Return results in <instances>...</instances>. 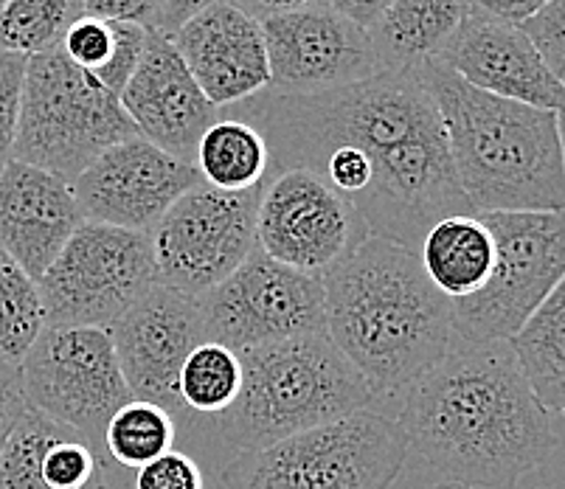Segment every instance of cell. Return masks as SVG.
Instances as JSON below:
<instances>
[{"instance_id": "cell-28", "label": "cell", "mask_w": 565, "mask_h": 489, "mask_svg": "<svg viewBox=\"0 0 565 489\" xmlns=\"http://www.w3.org/2000/svg\"><path fill=\"white\" fill-rule=\"evenodd\" d=\"M45 329L38 281L0 248V360L20 365Z\"/></svg>"}, {"instance_id": "cell-21", "label": "cell", "mask_w": 565, "mask_h": 489, "mask_svg": "<svg viewBox=\"0 0 565 489\" xmlns=\"http://www.w3.org/2000/svg\"><path fill=\"white\" fill-rule=\"evenodd\" d=\"M85 223L71 183L23 161L0 169V248L34 281Z\"/></svg>"}, {"instance_id": "cell-15", "label": "cell", "mask_w": 565, "mask_h": 489, "mask_svg": "<svg viewBox=\"0 0 565 489\" xmlns=\"http://www.w3.org/2000/svg\"><path fill=\"white\" fill-rule=\"evenodd\" d=\"M198 183L203 180L192 163L138 136L107 147L71 189L87 223L150 234L169 205Z\"/></svg>"}, {"instance_id": "cell-37", "label": "cell", "mask_w": 565, "mask_h": 489, "mask_svg": "<svg viewBox=\"0 0 565 489\" xmlns=\"http://www.w3.org/2000/svg\"><path fill=\"white\" fill-rule=\"evenodd\" d=\"M546 3L548 0H470L472 9L515 25H523L529 18H534Z\"/></svg>"}, {"instance_id": "cell-3", "label": "cell", "mask_w": 565, "mask_h": 489, "mask_svg": "<svg viewBox=\"0 0 565 489\" xmlns=\"http://www.w3.org/2000/svg\"><path fill=\"white\" fill-rule=\"evenodd\" d=\"M321 279L323 332L374 396L414 385L459 341L450 301L399 242L366 236Z\"/></svg>"}, {"instance_id": "cell-43", "label": "cell", "mask_w": 565, "mask_h": 489, "mask_svg": "<svg viewBox=\"0 0 565 489\" xmlns=\"http://www.w3.org/2000/svg\"><path fill=\"white\" fill-rule=\"evenodd\" d=\"M7 3H9V0H0V9H3V7H7Z\"/></svg>"}, {"instance_id": "cell-17", "label": "cell", "mask_w": 565, "mask_h": 489, "mask_svg": "<svg viewBox=\"0 0 565 489\" xmlns=\"http://www.w3.org/2000/svg\"><path fill=\"white\" fill-rule=\"evenodd\" d=\"M118 102L143 141L192 167L200 138L220 118V107L205 99L172 40L156 29Z\"/></svg>"}, {"instance_id": "cell-39", "label": "cell", "mask_w": 565, "mask_h": 489, "mask_svg": "<svg viewBox=\"0 0 565 489\" xmlns=\"http://www.w3.org/2000/svg\"><path fill=\"white\" fill-rule=\"evenodd\" d=\"M330 7L349 23L361 25L363 32H369L383 18L385 9L392 7V0H330Z\"/></svg>"}, {"instance_id": "cell-41", "label": "cell", "mask_w": 565, "mask_h": 489, "mask_svg": "<svg viewBox=\"0 0 565 489\" xmlns=\"http://www.w3.org/2000/svg\"><path fill=\"white\" fill-rule=\"evenodd\" d=\"M557 130H559V147H563V163H565V91H563V102H559L557 110Z\"/></svg>"}, {"instance_id": "cell-8", "label": "cell", "mask_w": 565, "mask_h": 489, "mask_svg": "<svg viewBox=\"0 0 565 489\" xmlns=\"http://www.w3.org/2000/svg\"><path fill=\"white\" fill-rule=\"evenodd\" d=\"M479 217L495 242V262L476 296L450 301V316L461 343H510L565 279V209L487 211Z\"/></svg>"}, {"instance_id": "cell-7", "label": "cell", "mask_w": 565, "mask_h": 489, "mask_svg": "<svg viewBox=\"0 0 565 489\" xmlns=\"http://www.w3.org/2000/svg\"><path fill=\"white\" fill-rule=\"evenodd\" d=\"M408 442L397 419L358 411L225 465L223 489H388L403 472Z\"/></svg>"}, {"instance_id": "cell-23", "label": "cell", "mask_w": 565, "mask_h": 489, "mask_svg": "<svg viewBox=\"0 0 565 489\" xmlns=\"http://www.w3.org/2000/svg\"><path fill=\"white\" fill-rule=\"evenodd\" d=\"M416 254L430 285L448 301H461L490 279L495 242L479 214H454L430 225Z\"/></svg>"}, {"instance_id": "cell-30", "label": "cell", "mask_w": 565, "mask_h": 489, "mask_svg": "<svg viewBox=\"0 0 565 489\" xmlns=\"http://www.w3.org/2000/svg\"><path fill=\"white\" fill-rule=\"evenodd\" d=\"M60 49H63V54L68 56L76 68L96 76L110 63L113 49H116V29H113L110 20L82 14L68 32H65Z\"/></svg>"}, {"instance_id": "cell-16", "label": "cell", "mask_w": 565, "mask_h": 489, "mask_svg": "<svg viewBox=\"0 0 565 489\" xmlns=\"http://www.w3.org/2000/svg\"><path fill=\"white\" fill-rule=\"evenodd\" d=\"M110 338L130 394L172 416L183 414L178 374L189 352L205 341L198 298L167 285L150 287L113 323Z\"/></svg>"}, {"instance_id": "cell-9", "label": "cell", "mask_w": 565, "mask_h": 489, "mask_svg": "<svg viewBox=\"0 0 565 489\" xmlns=\"http://www.w3.org/2000/svg\"><path fill=\"white\" fill-rule=\"evenodd\" d=\"M156 285L150 234L87 220L38 281L45 327L94 329H110Z\"/></svg>"}, {"instance_id": "cell-1", "label": "cell", "mask_w": 565, "mask_h": 489, "mask_svg": "<svg viewBox=\"0 0 565 489\" xmlns=\"http://www.w3.org/2000/svg\"><path fill=\"white\" fill-rule=\"evenodd\" d=\"M262 132L270 169H310L354 205L369 234L416 251L434 223L476 214L436 102L416 71H380L318 94H262L220 110Z\"/></svg>"}, {"instance_id": "cell-38", "label": "cell", "mask_w": 565, "mask_h": 489, "mask_svg": "<svg viewBox=\"0 0 565 489\" xmlns=\"http://www.w3.org/2000/svg\"><path fill=\"white\" fill-rule=\"evenodd\" d=\"M214 3H225V0H163V7L161 12H158L156 25H152V29L167 34V38H172V34L178 32L186 20H192L194 14L214 7Z\"/></svg>"}, {"instance_id": "cell-6", "label": "cell", "mask_w": 565, "mask_h": 489, "mask_svg": "<svg viewBox=\"0 0 565 489\" xmlns=\"http://www.w3.org/2000/svg\"><path fill=\"white\" fill-rule=\"evenodd\" d=\"M138 138L116 94L76 68L63 49L29 56L12 161L74 183L113 143Z\"/></svg>"}, {"instance_id": "cell-32", "label": "cell", "mask_w": 565, "mask_h": 489, "mask_svg": "<svg viewBox=\"0 0 565 489\" xmlns=\"http://www.w3.org/2000/svg\"><path fill=\"white\" fill-rule=\"evenodd\" d=\"M521 29L543 56L546 68L565 85V0H548Z\"/></svg>"}, {"instance_id": "cell-22", "label": "cell", "mask_w": 565, "mask_h": 489, "mask_svg": "<svg viewBox=\"0 0 565 489\" xmlns=\"http://www.w3.org/2000/svg\"><path fill=\"white\" fill-rule=\"evenodd\" d=\"M470 0H392L369 29L380 71H419L448 49Z\"/></svg>"}, {"instance_id": "cell-25", "label": "cell", "mask_w": 565, "mask_h": 489, "mask_svg": "<svg viewBox=\"0 0 565 489\" xmlns=\"http://www.w3.org/2000/svg\"><path fill=\"white\" fill-rule=\"evenodd\" d=\"M194 169L205 187L220 192H248L265 183L270 152L254 125L220 113L217 121L200 138Z\"/></svg>"}, {"instance_id": "cell-26", "label": "cell", "mask_w": 565, "mask_h": 489, "mask_svg": "<svg viewBox=\"0 0 565 489\" xmlns=\"http://www.w3.org/2000/svg\"><path fill=\"white\" fill-rule=\"evenodd\" d=\"M174 436L178 422L167 408L132 396L107 422L105 450L118 470L132 476L143 465L174 450Z\"/></svg>"}, {"instance_id": "cell-13", "label": "cell", "mask_w": 565, "mask_h": 489, "mask_svg": "<svg viewBox=\"0 0 565 489\" xmlns=\"http://www.w3.org/2000/svg\"><path fill=\"white\" fill-rule=\"evenodd\" d=\"M369 234L352 203L310 169L267 172L256 211V245L292 270L323 276Z\"/></svg>"}, {"instance_id": "cell-4", "label": "cell", "mask_w": 565, "mask_h": 489, "mask_svg": "<svg viewBox=\"0 0 565 489\" xmlns=\"http://www.w3.org/2000/svg\"><path fill=\"white\" fill-rule=\"evenodd\" d=\"M441 116L450 161L476 214L563 211L557 113L472 87L441 63L416 71Z\"/></svg>"}, {"instance_id": "cell-31", "label": "cell", "mask_w": 565, "mask_h": 489, "mask_svg": "<svg viewBox=\"0 0 565 489\" xmlns=\"http://www.w3.org/2000/svg\"><path fill=\"white\" fill-rule=\"evenodd\" d=\"M29 56L0 49V169L12 161Z\"/></svg>"}, {"instance_id": "cell-12", "label": "cell", "mask_w": 565, "mask_h": 489, "mask_svg": "<svg viewBox=\"0 0 565 489\" xmlns=\"http://www.w3.org/2000/svg\"><path fill=\"white\" fill-rule=\"evenodd\" d=\"M205 341L234 352L323 332V279L279 265L256 245L248 259L198 296Z\"/></svg>"}, {"instance_id": "cell-42", "label": "cell", "mask_w": 565, "mask_h": 489, "mask_svg": "<svg viewBox=\"0 0 565 489\" xmlns=\"http://www.w3.org/2000/svg\"><path fill=\"white\" fill-rule=\"evenodd\" d=\"M434 489H467V487H461V483H450V481H445V483H436Z\"/></svg>"}, {"instance_id": "cell-5", "label": "cell", "mask_w": 565, "mask_h": 489, "mask_svg": "<svg viewBox=\"0 0 565 489\" xmlns=\"http://www.w3.org/2000/svg\"><path fill=\"white\" fill-rule=\"evenodd\" d=\"M243 389L220 414V430L243 450L276 445L327 422L343 419L374 403L366 380L321 334L239 352Z\"/></svg>"}, {"instance_id": "cell-24", "label": "cell", "mask_w": 565, "mask_h": 489, "mask_svg": "<svg viewBox=\"0 0 565 489\" xmlns=\"http://www.w3.org/2000/svg\"><path fill=\"white\" fill-rule=\"evenodd\" d=\"M534 400L548 414H565V279L510 341Z\"/></svg>"}, {"instance_id": "cell-29", "label": "cell", "mask_w": 565, "mask_h": 489, "mask_svg": "<svg viewBox=\"0 0 565 489\" xmlns=\"http://www.w3.org/2000/svg\"><path fill=\"white\" fill-rule=\"evenodd\" d=\"M82 14V0H9L0 9V49L23 56L60 49Z\"/></svg>"}, {"instance_id": "cell-2", "label": "cell", "mask_w": 565, "mask_h": 489, "mask_svg": "<svg viewBox=\"0 0 565 489\" xmlns=\"http://www.w3.org/2000/svg\"><path fill=\"white\" fill-rule=\"evenodd\" d=\"M408 450L467 489H515L557 447L507 341L461 343L405 389Z\"/></svg>"}, {"instance_id": "cell-35", "label": "cell", "mask_w": 565, "mask_h": 489, "mask_svg": "<svg viewBox=\"0 0 565 489\" xmlns=\"http://www.w3.org/2000/svg\"><path fill=\"white\" fill-rule=\"evenodd\" d=\"M85 14L110 23H138L152 29L163 0H82Z\"/></svg>"}, {"instance_id": "cell-33", "label": "cell", "mask_w": 565, "mask_h": 489, "mask_svg": "<svg viewBox=\"0 0 565 489\" xmlns=\"http://www.w3.org/2000/svg\"><path fill=\"white\" fill-rule=\"evenodd\" d=\"M130 489H205L198 461L181 450H169L132 472Z\"/></svg>"}, {"instance_id": "cell-40", "label": "cell", "mask_w": 565, "mask_h": 489, "mask_svg": "<svg viewBox=\"0 0 565 489\" xmlns=\"http://www.w3.org/2000/svg\"><path fill=\"white\" fill-rule=\"evenodd\" d=\"M231 3L262 23V20L274 18V14L301 12V9H312V7H327L330 0H231Z\"/></svg>"}, {"instance_id": "cell-20", "label": "cell", "mask_w": 565, "mask_h": 489, "mask_svg": "<svg viewBox=\"0 0 565 489\" xmlns=\"http://www.w3.org/2000/svg\"><path fill=\"white\" fill-rule=\"evenodd\" d=\"M105 450L32 405L0 450V489H130Z\"/></svg>"}, {"instance_id": "cell-36", "label": "cell", "mask_w": 565, "mask_h": 489, "mask_svg": "<svg viewBox=\"0 0 565 489\" xmlns=\"http://www.w3.org/2000/svg\"><path fill=\"white\" fill-rule=\"evenodd\" d=\"M25 408H29V400H25L20 365L0 360V450Z\"/></svg>"}, {"instance_id": "cell-14", "label": "cell", "mask_w": 565, "mask_h": 489, "mask_svg": "<svg viewBox=\"0 0 565 489\" xmlns=\"http://www.w3.org/2000/svg\"><path fill=\"white\" fill-rule=\"evenodd\" d=\"M270 91L318 94L380 74L369 32L327 7L262 20Z\"/></svg>"}, {"instance_id": "cell-18", "label": "cell", "mask_w": 565, "mask_h": 489, "mask_svg": "<svg viewBox=\"0 0 565 489\" xmlns=\"http://www.w3.org/2000/svg\"><path fill=\"white\" fill-rule=\"evenodd\" d=\"M484 94L557 110L565 85L546 68L521 25L472 9L436 60Z\"/></svg>"}, {"instance_id": "cell-10", "label": "cell", "mask_w": 565, "mask_h": 489, "mask_svg": "<svg viewBox=\"0 0 565 489\" xmlns=\"http://www.w3.org/2000/svg\"><path fill=\"white\" fill-rule=\"evenodd\" d=\"M25 400L105 450V427L132 400L110 329L45 327L20 360ZM107 453V450H105Z\"/></svg>"}, {"instance_id": "cell-34", "label": "cell", "mask_w": 565, "mask_h": 489, "mask_svg": "<svg viewBox=\"0 0 565 489\" xmlns=\"http://www.w3.org/2000/svg\"><path fill=\"white\" fill-rule=\"evenodd\" d=\"M116 29V49H113L110 63L105 65L102 74H96V79L110 91V94L121 96L125 85L130 82V76L136 74L138 60L143 54V45H147V34L150 29L138 23H113Z\"/></svg>"}, {"instance_id": "cell-19", "label": "cell", "mask_w": 565, "mask_h": 489, "mask_svg": "<svg viewBox=\"0 0 565 489\" xmlns=\"http://www.w3.org/2000/svg\"><path fill=\"white\" fill-rule=\"evenodd\" d=\"M169 40L205 99L220 110L239 105L270 85L259 20L231 0L194 14Z\"/></svg>"}, {"instance_id": "cell-11", "label": "cell", "mask_w": 565, "mask_h": 489, "mask_svg": "<svg viewBox=\"0 0 565 489\" xmlns=\"http://www.w3.org/2000/svg\"><path fill=\"white\" fill-rule=\"evenodd\" d=\"M262 187L220 192L198 183L150 231L158 281L186 296H203L228 279L256 248Z\"/></svg>"}, {"instance_id": "cell-27", "label": "cell", "mask_w": 565, "mask_h": 489, "mask_svg": "<svg viewBox=\"0 0 565 489\" xmlns=\"http://www.w3.org/2000/svg\"><path fill=\"white\" fill-rule=\"evenodd\" d=\"M239 389H243L239 352L214 341H203L200 347H194L178 374L181 405L194 414H225L234 405Z\"/></svg>"}]
</instances>
